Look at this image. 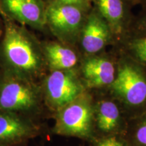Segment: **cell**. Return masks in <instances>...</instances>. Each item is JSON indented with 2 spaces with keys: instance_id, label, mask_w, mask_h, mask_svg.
Instances as JSON below:
<instances>
[{
  "instance_id": "cell-4",
  "label": "cell",
  "mask_w": 146,
  "mask_h": 146,
  "mask_svg": "<svg viewBox=\"0 0 146 146\" xmlns=\"http://www.w3.org/2000/svg\"><path fill=\"white\" fill-rule=\"evenodd\" d=\"M111 85L128 105L141 107L146 104V74L143 66L131 57L123 60Z\"/></svg>"
},
{
  "instance_id": "cell-5",
  "label": "cell",
  "mask_w": 146,
  "mask_h": 146,
  "mask_svg": "<svg viewBox=\"0 0 146 146\" xmlns=\"http://www.w3.org/2000/svg\"><path fill=\"white\" fill-rule=\"evenodd\" d=\"M91 118L92 111L89 102L76 99L58 110L54 132L61 135L91 139Z\"/></svg>"
},
{
  "instance_id": "cell-13",
  "label": "cell",
  "mask_w": 146,
  "mask_h": 146,
  "mask_svg": "<svg viewBox=\"0 0 146 146\" xmlns=\"http://www.w3.org/2000/svg\"><path fill=\"white\" fill-rule=\"evenodd\" d=\"M120 112L117 106L110 101H102L97 108V123L102 132L109 133L117 126Z\"/></svg>"
},
{
  "instance_id": "cell-1",
  "label": "cell",
  "mask_w": 146,
  "mask_h": 146,
  "mask_svg": "<svg viewBox=\"0 0 146 146\" xmlns=\"http://www.w3.org/2000/svg\"><path fill=\"white\" fill-rule=\"evenodd\" d=\"M0 14L4 24L0 39V70L34 81L46 67L41 42L26 26Z\"/></svg>"
},
{
  "instance_id": "cell-3",
  "label": "cell",
  "mask_w": 146,
  "mask_h": 146,
  "mask_svg": "<svg viewBox=\"0 0 146 146\" xmlns=\"http://www.w3.org/2000/svg\"><path fill=\"white\" fill-rule=\"evenodd\" d=\"M89 10L54 1H47L46 27L58 41L75 46Z\"/></svg>"
},
{
  "instance_id": "cell-16",
  "label": "cell",
  "mask_w": 146,
  "mask_h": 146,
  "mask_svg": "<svg viewBox=\"0 0 146 146\" xmlns=\"http://www.w3.org/2000/svg\"><path fill=\"white\" fill-rule=\"evenodd\" d=\"M146 35V8H141L138 15L134 16L128 35Z\"/></svg>"
},
{
  "instance_id": "cell-6",
  "label": "cell",
  "mask_w": 146,
  "mask_h": 146,
  "mask_svg": "<svg viewBox=\"0 0 146 146\" xmlns=\"http://www.w3.org/2000/svg\"><path fill=\"white\" fill-rule=\"evenodd\" d=\"M68 70H52L43 81V98L55 110L74 101L81 92L79 82Z\"/></svg>"
},
{
  "instance_id": "cell-18",
  "label": "cell",
  "mask_w": 146,
  "mask_h": 146,
  "mask_svg": "<svg viewBox=\"0 0 146 146\" xmlns=\"http://www.w3.org/2000/svg\"><path fill=\"white\" fill-rule=\"evenodd\" d=\"M46 1H54L56 2L66 3V4L77 5L88 10H90L92 8L91 0H46Z\"/></svg>"
},
{
  "instance_id": "cell-20",
  "label": "cell",
  "mask_w": 146,
  "mask_h": 146,
  "mask_svg": "<svg viewBox=\"0 0 146 146\" xmlns=\"http://www.w3.org/2000/svg\"><path fill=\"white\" fill-rule=\"evenodd\" d=\"M3 30H4V24H3V21L2 16L0 14V39L3 33Z\"/></svg>"
},
{
  "instance_id": "cell-8",
  "label": "cell",
  "mask_w": 146,
  "mask_h": 146,
  "mask_svg": "<svg viewBox=\"0 0 146 146\" xmlns=\"http://www.w3.org/2000/svg\"><path fill=\"white\" fill-rule=\"evenodd\" d=\"M114 41L110 27L96 8L92 6L80 33L77 43L86 56L98 54Z\"/></svg>"
},
{
  "instance_id": "cell-11",
  "label": "cell",
  "mask_w": 146,
  "mask_h": 146,
  "mask_svg": "<svg viewBox=\"0 0 146 146\" xmlns=\"http://www.w3.org/2000/svg\"><path fill=\"white\" fill-rule=\"evenodd\" d=\"M98 54L86 56L82 66L84 78L90 87L111 85L115 78L114 64L108 58Z\"/></svg>"
},
{
  "instance_id": "cell-19",
  "label": "cell",
  "mask_w": 146,
  "mask_h": 146,
  "mask_svg": "<svg viewBox=\"0 0 146 146\" xmlns=\"http://www.w3.org/2000/svg\"><path fill=\"white\" fill-rule=\"evenodd\" d=\"M133 6L140 5L141 8H146V0H129Z\"/></svg>"
},
{
  "instance_id": "cell-2",
  "label": "cell",
  "mask_w": 146,
  "mask_h": 146,
  "mask_svg": "<svg viewBox=\"0 0 146 146\" xmlns=\"http://www.w3.org/2000/svg\"><path fill=\"white\" fill-rule=\"evenodd\" d=\"M43 98L33 81L0 70V110L29 116L37 112Z\"/></svg>"
},
{
  "instance_id": "cell-17",
  "label": "cell",
  "mask_w": 146,
  "mask_h": 146,
  "mask_svg": "<svg viewBox=\"0 0 146 146\" xmlns=\"http://www.w3.org/2000/svg\"><path fill=\"white\" fill-rule=\"evenodd\" d=\"M95 146H129L128 141L117 136H110L96 142Z\"/></svg>"
},
{
  "instance_id": "cell-12",
  "label": "cell",
  "mask_w": 146,
  "mask_h": 146,
  "mask_svg": "<svg viewBox=\"0 0 146 146\" xmlns=\"http://www.w3.org/2000/svg\"><path fill=\"white\" fill-rule=\"evenodd\" d=\"M46 66L50 70H70L78 62V55L72 45L59 41H41Z\"/></svg>"
},
{
  "instance_id": "cell-10",
  "label": "cell",
  "mask_w": 146,
  "mask_h": 146,
  "mask_svg": "<svg viewBox=\"0 0 146 146\" xmlns=\"http://www.w3.org/2000/svg\"><path fill=\"white\" fill-rule=\"evenodd\" d=\"M38 133L29 116L0 110V146L27 142Z\"/></svg>"
},
{
  "instance_id": "cell-7",
  "label": "cell",
  "mask_w": 146,
  "mask_h": 146,
  "mask_svg": "<svg viewBox=\"0 0 146 146\" xmlns=\"http://www.w3.org/2000/svg\"><path fill=\"white\" fill-rule=\"evenodd\" d=\"M46 0H0V12L16 23L44 32Z\"/></svg>"
},
{
  "instance_id": "cell-15",
  "label": "cell",
  "mask_w": 146,
  "mask_h": 146,
  "mask_svg": "<svg viewBox=\"0 0 146 146\" xmlns=\"http://www.w3.org/2000/svg\"><path fill=\"white\" fill-rule=\"evenodd\" d=\"M128 143L129 146H146V113L139 120L132 138Z\"/></svg>"
},
{
  "instance_id": "cell-21",
  "label": "cell",
  "mask_w": 146,
  "mask_h": 146,
  "mask_svg": "<svg viewBox=\"0 0 146 146\" xmlns=\"http://www.w3.org/2000/svg\"><path fill=\"white\" fill-rule=\"evenodd\" d=\"M10 146H27V142H23V143L14 144V145H12Z\"/></svg>"
},
{
  "instance_id": "cell-14",
  "label": "cell",
  "mask_w": 146,
  "mask_h": 146,
  "mask_svg": "<svg viewBox=\"0 0 146 146\" xmlns=\"http://www.w3.org/2000/svg\"><path fill=\"white\" fill-rule=\"evenodd\" d=\"M125 43L131 57L146 68V35H129Z\"/></svg>"
},
{
  "instance_id": "cell-9",
  "label": "cell",
  "mask_w": 146,
  "mask_h": 146,
  "mask_svg": "<svg viewBox=\"0 0 146 146\" xmlns=\"http://www.w3.org/2000/svg\"><path fill=\"white\" fill-rule=\"evenodd\" d=\"M110 27L114 40L121 41L127 37L134 16L133 5L129 0H91Z\"/></svg>"
}]
</instances>
